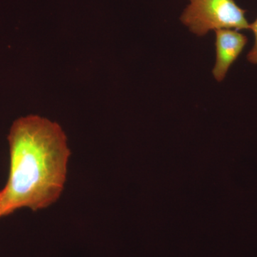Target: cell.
I'll return each mask as SVG.
<instances>
[{
	"mask_svg": "<svg viewBox=\"0 0 257 257\" xmlns=\"http://www.w3.org/2000/svg\"><path fill=\"white\" fill-rule=\"evenodd\" d=\"M10 170L0 190L3 216L18 209L36 211L58 200L67 179L70 150L57 123L29 115L15 120L8 135Z\"/></svg>",
	"mask_w": 257,
	"mask_h": 257,
	"instance_id": "cell-1",
	"label": "cell"
},
{
	"mask_svg": "<svg viewBox=\"0 0 257 257\" xmlns=\"http://www.w3.org/2000/svg\"><path fill=\"white\" fill-rule=\"evenodd\" d=\"M181 21L192 33L204 36L211 30H249L246 10L234 0H189Z\"/></svg>",
	"mask_w": 257,
	"mask_h": 257,
	"instance_id": "cell-2",
	"label": "cell"
},
{
	"mask_svg": "<svg viewBox=\"0 0 257 257\" xmlns=\"http://www.w3.org/2000/svg\"><path fill=\"white\" fill-rule=\"evenodd\" d=\"M216 62L212 74L218 82L224 80L228 71L241 55L248 42L247 37L238 30H216Z\"/></svg>",
	"mask_w": 257,
	"mask_h": 257,
	"instance_id": "cell-3",
	"label": "cell"
},
{
	"mask_svg": "<svg viewBox=\"0 0 257 257\" xmlns=\"http://www.w3.org/2000/svg\"><path fill=\"white\" fill-rule=\"evenodd\" d=\"M249 30H251L254 35L255 42L252 49L248 52L247 60L251 63L257 64V18L252 24H250Z\"/></svg>",
	"mask_w": 257,
	"mask_h": 257,
	"instance_id": "cell-4",
	"label": "cell"
},
{
	"mask_svg": "<svg viewBox=\"0 0 257 257\" xmlns=\"http://www.w3.org/2000/svg\"><path fill=\"white\" fill-rule=\"evenodd\" d=\"M0 199H1V197H0ZM3 209H2L1 201H0V217H3Z\"/></svg>",
	"mask_w": 257,
	"mask_h": 257,
	"instance_id": "cell-5",
	"label": "cell"
}]
</instances>
